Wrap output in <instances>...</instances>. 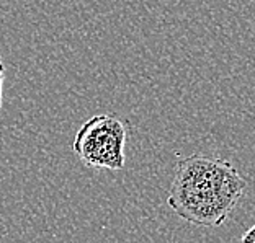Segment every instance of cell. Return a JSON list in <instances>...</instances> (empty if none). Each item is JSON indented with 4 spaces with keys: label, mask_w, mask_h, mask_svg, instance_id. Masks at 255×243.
<instances>
[{
    "label": "cell",
    "mask_w": 255,
    "mask_h": 243,
    "mask_svg": "<svg viewBox=\"0 0 255 243\" xmlns=\"http://www.w3.org/2000/svg\"><path fill=\"white\" fill-rule=\"evenodd\" d=\"M246 180L229 160L190 155L177 162L167 206L198 227H219L236 209Z\"/></svg>",
    "instance_id": "obj_1"
},
{
    "label": "cell",
    "mask_w": 255,
    "mask_h": 243,
    "mask_svg": "<svg viewBox=\"0 0 255 243\" xmlns=\"http://www.w3.org/2000/svg\"><path fill=\"white\" fill-rule=\"evenodd\" d=\"M128 124L115 114H97L80 126L72 150L87 166L98 170H123L126 163Z\"/></svg>",
    "instance_id": "obj_2"
},
{
    "label": "cell",
    "mask_w": 255,
    "mask_h": 243,
    "mask_svg": "<svg viewBox=\"0 0 255 243\" xmlns=\"http://www.w3.org/2000/svg\"><path fill=\"white\" fill-rule=\"evenodd\" d=\"M239 243H255V225H252L251 229H247L244 235L241 237Z\"/></svg>",
    "instance_id": "obj_3"
},
{
    "label": "cell",
    "mask_w": 255,
    "mask_h": 243,
    "mask_svg": "<svg viewBox=\"0 0 255 243\" xmlns=\"http://www.w3.org/2000/svg\"><path fill=\"white\" fill-rule=\"evenodd\" d=\"M3 82H5V67L2 56H0V111H2V96H3Z\"/></svg>",
    "instance_id": "obj_4"
}]
</instances>
